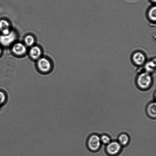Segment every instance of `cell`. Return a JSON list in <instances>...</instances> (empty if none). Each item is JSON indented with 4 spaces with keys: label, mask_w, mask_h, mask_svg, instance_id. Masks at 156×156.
Listing matches in <instances>:
<instances>
[{
    "label": "cell",
    "mask_w": 156,
    "mask_h": 156,
    "mask_svg": "<svg viewBox=\"0 0 156 156\" xmlns=\"http://www.w3.org/2000/svg\"><path fill=\"white\" fill-rule=\"evenodd\" d=\"M153 79L150 73L143 72L140 73L137 76L136 83L138 87L140 90H146L151 87Z\"/></svg>",
    "instance_id": "cell-1"
},
{
    "label": "cell",
    "mask_w": 156,
    "mask_h": 156,
    "mask_svg": "<svg viewBox=\"0 0 156 156\" xmlns=\"http://www.w3.org/2000/svg\"><path fill=\"white\" fill-rule=\"evenodd\" d=\"M36 67L39 73L45 74L51 72L53 66L51 62L48 59L45 57H41L37 60Z\"/></svg>",
    "instance_id": "cell-2"
},
{
    "label": "cell",
    "mask_w": 156,
    "mask_h": 156,
    "mask_svg": "<svg viewBox=\"0 0 156 156\" xmlns=\"http://www.w3.org/2000/svg\"><path fill=\"white\" fill-rule=\"evenodd\" d=\"M100 137L96 134H92L89 136L86 141V146L88 149L92 152L98 151L101 146Z\"/></svg>",
    "instance_id": "cell-3"
},
{
    "label": "cell",
    "mask_w": 156,
    "mask_h": 156,
    "mask_svg": "<svg viewBox=\"0 0 156 156\" xmlns=\"http://www.w3.org/2000/svg\"><path fill=\"white\" fill-rule=\"evenodd\" d=\"M122 147L118 141H111L106 145L105 150L108 155L115 156L119 153L121 150Z\"/></svg>",
    "instance_id": "cell-4"
},
{
    "label": "cell",
    "mask_w": 156,
    "mask_h": 156,
    "mask_svg": "<svg viewBox=\"0 0 156 156\" xmlns=\"http://www.w3.org/2000/svg\"><path fill=\"white\" fill-rule=\"evenodd\" d=\"M132 62L137 66H142L145 64L146 61V55L142 52L137 51L133 53L132 56Z\"/></svg>",
    "instance_id": "cell-5"
},
{
    "label": "cell",
    "mask_w": 156,
    "mask_h": 156,
    "mask_svg": "<svg viewBox=\"0 0 156 156\" xmlns=\"http://www.w3.org/2000/svg\"><path fill=\"white\" fill-rule=\"evenodd\" d=\"M16 38L15 33L13 31H11L7 35L0 36V43L4 46H8L14 41Z\"/></svg>",
    "instance_id": "cell-6"
},
{
    "label": "cell",
    "mask_w": 156,
    "mask_h": 156,
    "mask_svg": "<svg viewBox=\"0 0 156 156\" xmlns=\"http://www.w3.org/2000/svg\"><path fill=\"white\" fill-rule=\"evenodd\" d=\"M156 104L155 102H151L148 104L146 108L147 115L150 118L155 119L156 117Z\"/></svg>",
    "instance_id": "cell-7"
},
{
    "label": "cell",
    "mask_w": 156,
    "mask_h": 156,
    "mask_svg": "<svg viewBox=\"0 0 156 156\" xmlns=\"http://www.w3.org/2000/svg\"><path fill=\"white\" fill-rule=\"evenodd\" d=\"M12 51L16 55H22L26 53L27 48L22 43H18L13 45Z\"/></svg>",
    "instance_id": "cell-8"
},
{
    "label": "cell",
    "mask_w": 156,
    "mask_h": 156,
    "mask_svg": "<svg viewBox=\"0 0 156 156\" xmlns=\"http://www.w3.org/2000/svg\"><path fill=\"white\" fill-rule=\"evenodd\" d=\"M147 18L150 22L155 25L156 20V8L155 5L150 7L147 13Z\"/></svg>",
    "instance_id": "cell-9"
},
{
    "label": "cell",
    "mask_w": 156,
    "mask_h": 156,
    "mask_svg": "<svg viewBox=\"0 0 156 156\" xmlns=\"http://www.w3.org/2000/svg\"><path fill=\"white\" fill-rule=\"evenodd\" d=\"M41 54L42 51L41 48L37 46L32 47L29 52L30 57L34 60H38L41 57Z\"/></svg>",
    "instance_id": "cell-10"
},
{
    "label": "cell",
    "mask_w": 156,
    "mask_h": 156,
    "mask_svg": "<svg viewBox=\"0 0 156 156\" xmlns=\"http://www.w3.org/2000/svg\"><path fill=\"white\" fill-rule=\"evenodd\" d=\"M145 68L146 72L149 73H153L155 70L156 68L155 58L148 61L146 63Z\"/></svg>",
    "instance_id": "cell-11"
},
{
    "label": "cell",
    "mask_w": 156,
    "mask_h": 156,
    "mask_svg": "<svg viewBox=\"0 0 156 156\" xmlns=\"http://www.w3.org/2000/svg\"><path fill=\"white\" fill-rule=\"evenodd\" d=\"M129 141V136L125 133L120 134L118 138V142L122 146L127 145Z\"/></svg>",
    "instance_id": "cell-12"
},
{
    "label": "cell",
    "mask_w": 156,
    "mask_h": 156,
    "mask_svg": "<svg viewBox=\"0 0 156 156\" xmlns=\"http://www.w3.org/2000/svg\"><path fill=\"white\" fill-rule=\"evenodd\" d=\"M24 41L26 44L28 46L32 45L35 42V39L31 35H29L27 36L25 38Z\"/></svg>",
    "instance_id": "cell-13"
},
{
    "label": "cell",
    "mask_w": 156,
    "mask_h": 156,
    "mask_svg": "<svg viewBox=\"0 0 156 156\" xmlns=\"http://www.w3.org/2000/svg\"><path fill=\"white\" fill-rule=\"evenodd\" d=\"M9 24L6 20H2L0 21V30H3L9 28Z\"/></svg>",
    "instance_id": "cell-14"
},
{
    "label": "cell",
    "mask_w": 156,
    "mask_h": 156,
    "mask_svg": "<svg viewBox=\"0 0 156 156\" xmlns=\"http://www.w3.org/2000/svg\"><path fill=\"white\" fill-rule=\"evenodd\" d=\"M100 138L101 143L105 144L107 145L111 141L110 138L107 135H103Z\"/></svg>",
    "instance_id": "cell-15"
},
{
    "label": "cell",
    "mask_w": 156,
    "mask_h": 156,
    "mask_svg": "<svg viewBox=\"0 0 156 156\" xmlns=\"http://www.w3.org/2000/svg\"><path fill=\"white\" fill-rule=\"evenodd\" d=\"M5 96L4 93L0 91V105L5 102Z\"/></svg>",
    "instance_id": "cell-16"
},
{
    "label": "cell",
    "mask_w": 156,
    "mask_h": 156,
    "mask_svg": "<svg viewBox=\"0 0 156 156\" xmlns=\"http://www.w3.org/2000/svg\"><path fill=\"white\" fill-rule=\"evenodd\" d=\"M3 35H7L10 32V31L9 28L5 29L2 31Z\"/></svg>",
    "instance_id": "cell-17"
},
{
    "label": "cell",
    "mask_w": 156,
    "mask_h": 156,
    "mask_svg": "<svg viewBox=\"0 0 156 156\" xmlns=\"http://www.w3.org/2000/svg\"><path fill=\"white\" fill-rule=\"evenodd\" d=\"M150 1L153 3L155 4L156 2V0H150Z\"/></svg>",
    "instance_id": "cell-18"
},
{
    "label": "cell",
    "mask_w": 156,
    "mask_h": 156,
    "mask_svg": "<svg viewBox=\"0 0 156 156\" xmlns=\"http://www.w3.org/2000/svg\"><path fill=\"white\" fill-rule=\"evenodd\" d=\"M1 52H2V50H1V48H0V55L1 53Z\"/></svg>",
    "instance_id": "cell-19"
}]
</instances>
